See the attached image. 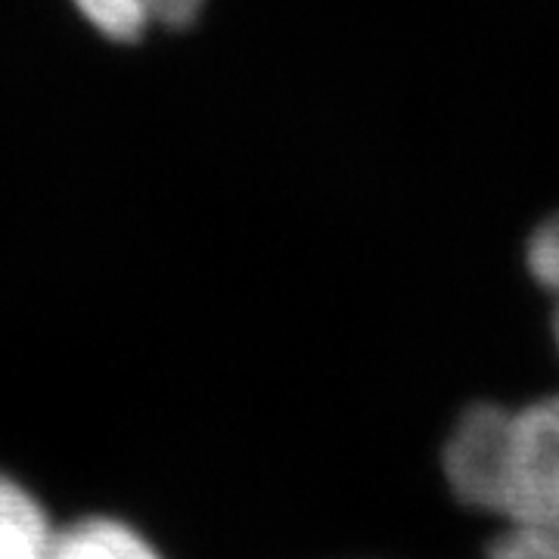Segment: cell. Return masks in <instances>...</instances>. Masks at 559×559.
Here are the masks:
<instances>
[{
    "label": "cell",
    "mask_w": 559,
    "mask_h": 559,
    "mask_svg": "<svg viewBox=\"0 0 559 559\" xmlns=\"http://www.w3.org/2000/svg\"><path fill=\"white\" fill-rule=\"evenodd\" d=\"M57 528L22 485L0 476V559H50Z\"/></svg>",
    "instance_id": "3957f363"
},
{
    "label": "cell",
    "mask_w": 559,
    "mask_h": 559,
    "mask_svg": "<svg viewBox=\"0 0 559 559\" xmlns=\"http://www.w3.org/2000/svg\"><path fill=\"white\" fill-rule=\"evenodd\" d=\"M50 559H162L134 528L116 520H81L57 532Z\"/></svg>",
    "instance_id": "277c9868"
},
{
    "label": "cell",
    "mask_w": 559,
    "mask_h": 559,
    "mask_svg": "<svg viewBox=\"0 0 559 559\" xmlns=\"http://www.w3.org/2000/svg\"><path fill=\"white\" fill-rule=\"evenodd\" d=\"M100 35L140 40L153 28H180L197 20L205 0H72Z\"/></svg>",
    "instance_id": "7a4b0ae2"
},
{
    "label": "cell",
    "mask_w": 559,
    "mask_h": 559,
    "mask_svg": "<svg viewBox=\"0 0 559 559\" xmlns=\"http://www.w3.org/2000/svg\"><path fill=\"white\" fill-rule=\"evenodd\" d=\"M525 264L540 289L554 296V342L559 352V215L535 227L525 246Z\"/></svg>",
    "instance_id": "5b68a950"
},
{
    "label": "cell",
    "mask_w": 559,
    "mask_h": 559,
    "mask_svg": "<svg viewBox=\"0 0 559 559\" xmlns=\"http://www.w3.org/2000/svg\"><path fill=\"white\" fill-rule=\"evenodd\" d=\"M444 476L469 510L559 535V395L466 407L444 444Z\"/></svg>",
    "instance_id": "6da1fadb"
},
{
    "label": "cell",
    "mask_w": 559,
    "mask_h": 559,
    "mask_svg": "<svg viewBox=\"0 0 559 559\" xmlns=\"http://www.w3.org/2000/svg\"><path fill=\"white\" fill-rule=\"evenodd\" d=\"M485 559H559V535L528 525H507V532L488 544Z\"/></svg>",
    "instance_id": "8992f818"
}]
</instances>
